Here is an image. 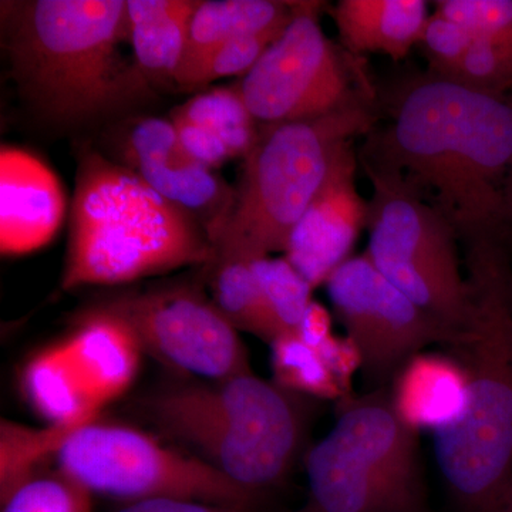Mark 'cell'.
I'll return each instance as SVG.
<instances>
[{
  "label": "cell",
  "mask_w": 512,
  "mask_h": 512,
  "mask_svg": "<svg viewBox=\"0 0 512 512\" xmlns=\"http://www.w3.org/2000/svg\"><path fill=\"white\" fill-rule=\"evenodd\" d=\"M363 163L393 175L464 239L501 234L512 188V100L443 77L404 84Z\"/></svg>",
  "instance_id": "1"
},
{
  "label": "cell",
  "mask_w": 512,
  "mask_h": 512,
  "mask_svg": "<svg viewBox=\"0 0 512 512\" xmlns=\"http://www.w3.org/2000/svg\"><path fill=\"white\" fill-rule=\"evenodd\" d=\"M0 9L10 74L50 126H93L150 93L121 53L127 0H22Z\"/></svg>",
  "instance_id": "2"
},
{
  "label": "cell",
  "mask_w": 512,
  "mask_h": 512,
  "mask_svg": "<svg viewBox=\"0 0 512 512\" xmlns=\"http://www.w3.org/2000/svg\"><path fill=\"white\" fill-rule=\"evenodd\" d=\"M470 316L451 352L468 376L463 416L434 456L464 512H493L512 481V261L501 234L466 239Z\"/></svg>",
  "instance_id": "3"
},
{
  "label": "cell",
  "mask_w": 512,
  "mask_h": 512,
  "mask_svg": "<svg viewBox=\"0 0 512 512\" xmlns=\"http://www.w3.org/2000/svg\"><path fill=\"white\" fill-rule=\"evenodd\" d=\"M212 256L214 245L200 222L107 154L80 146L64 291L202 268Z\"/></svg>",
  "instance_id": "4"
},
{
  "label": "cell",
  "mask_w": 512,
  "mask_h": 512,
  "mask_svg": "<svg viewBox=\"0 0 512 512\" xmlns=\"http://www.w3.org/2000/svg\"><path fill=\"white\" fill-rule=\"evenodd\" d=\"M375 116L360 97L316 119L259 126L214 254L247 259L284 252L296 224L328 180L339 151L372 131Z\"/></svg>",
  "instance_id": "5"
},
{
  "label": "cell",
  "mask_w": 512,
  "mask_h": 512,
  "mask_svg": "<svg viewBox=\"0 0 512 512\" xmlns=\"http://www.w3.org/2000/svg\"><path fill=\"white\" fill-rule=\"evenodd\" d=\"M56 463L59 473L89 493L127 504L178 500L258 510L262 500L200 457L134 427L97 419L74 431Z\"/></svg>",
  "instance_id": "6"
},
{
  "label": "cell",
  "mask_w": 512,
  "mask_h": 512,
  "mask_svg": "<svg viewBox=\"0 0 512 512\" xmlns=\"http://www.w3.org/2000/svg\"><path fill=\"white\" fill-rule=\"evenodd\" d=\"M363 167L373 187L366 224L370 261L421 309L463 332L470 289L458 258L456 228L393 175Z\"/></svg>",
  "instance_id": "7"
},
{
  "label": "cell",
  "mask_w": 512,
  "mask_h": 512,
  "mask_svg": "<svg viewBox=\"0 0 512 512\" xmlns=\"http://www.w3.org/2000/svg\"><path fill=\"white\" fill-rule=\"evenodd\" d=\"M96 306L123 320L143 352L175 372L211 382L252 372L238 330L200 286H154Z\"/></svg>",
  "instance_id": "8"
},
{
  "label": "cell",
  "mask_w": 512,
  "mask_h": 512,
  "mask_svg": "<svg viewBox=\"0 0 512 512\" xmlns=\"http://www.w3.org/2000/svg\"><path fill=\"white\" fill-rule=\"evenodd\" d=\"M319 5L298 2L284 32L237 82L259 126L316 119L362 97L320 28Z\"/></svg>",
  "instance_id": "9"
},
{
  "label": "cell",
  "mask_w": 512,
  "mask_h": 512,
  "mask_svg": "<svg viewBox=\"0 0 512 512\" xmlns=\"http://www.w3.org/2000/svg\"><path fill=\"white\" fill-rule=\"evenodd\" d=\"M325 285L333 312L362 353L363 370L373 382H392L410 357L430 346L453 348L460 342L461 333L407 298L366 252L340 265Z\"/></svg>",
  "instance_id": "10"
},
{
  "label": "cell",
  "mask_w": 512,
  "mask_h": 512,
  "mask_svg": "<svg viewBox=\"0 0 512 512\" xmlns=\"http://www.w3.org/2000/svg\"><path fill=\"white\" fill-rule=\"evenodd\" d=\"M111 158L200 222L212 238L227 221L235 188L185 151L173 121L140 117L120 128Z\"/></svg>",
  "instance_id": "11"
},
{
  "label": "cell",
  "mask_w": 512,
  "mask_h": 512,
  "mask_svg": "<svg viewBox=\"0 0 512 512\" xmlns=\"http://www.w3.org/2000/svg\"><path fill=\"white\" fill-rule=\"evenodd\" d=\"M353 143L339 151L328 180L289 238L285 258L313 289L352 258L360 231L367 224V201L356 187Z\"/></svg>",
  "instance_id": "12"
},
{
  "label": "cell",
  "mask_w": 512,
  "mask_h": 512,
  "mask_svg": "<svg viewBox=\"0 0 512 512\" xmlns=\"http://www.w3.org/2000/svg\"><path fill=\"white\" fill-rule=\"evenodd\" d=\"M309 512H426L423 488L390 477L332 431L306 456Z\"/></svg>",
  "instance_id": "13"
},
{
  "label": "cell",
  "mask_w": 512,
  "mask_h": 512,
  "mask_svg": "<svg viewBox=\"0 0 512 512\" xmlns=\"http://www.w3.org/2000/svg\"><path fill=\"white\" fill-rule=\"evenodd\" d=\"M66 200L56 174L39 158L2 147L0 153V249L23 255L45 247L59 231Z\"/></svg>",
  "instance_id": "14"
},
{
  "label": "cell",
  "mask_w": 512,
  "mask_h": 512,
  "mask_svg": "<svg viewBox=\"0 0 512 512\" xmlns=\"http://www.w3.org/2000/svg\"><path fill=\"white\" fill-rule=\"evenodd\" d=\"M390 406L407 429L419 436L448 429L466 410V367L453 352H424L410 357L390 382Z\"/></svg>",
  "instance_id": "15"
},
{
  "label": "cell",
  "mask_w": 512,
  "mask_h": 512,
  "mask_svg": "<svg viewBox=\"0 0 512 512\" xmlns=\"http://www.w3.org/2000/svg\"><path fill=\"white\" fill-rule=\"evenodd\" d=\"M77 375L97 410L126 393L140 370L144 352L130 328L93 306L63 339Z\"/></svg>",
  "instance_id": "16"
},
{
  "label": "cell",
  "mask_w": 512,
  "mask_h": 512,
  "mask_svg": "<svg viewBox=\"0 0 512 512\" xmlns=\"http://www.w3.org/2000/svg\"><path fill=\"white\" fill-rule=\"evenodd\" d=\"M339 404L332 431L355 453L390 477L423 488L417 434L399 420L390 406L386 387L363 397L352 396Z\"/></svg>",
  "instance_id": "17"
},
{
  "label": "cell",
  "mask_w": 512,
  "mask_h": 512,
  "mask_svg": "<svg viewBox=\"0 0 512 512\" xmlns=\"http://www.w3.org/2000/svg\"><path fill=\"white\" fill-rule=\"evenodd\" d=\"M332 16L353 55L379 53L402 60L419 45L430 13L424 0H340Z\"/></svg>",
  "instance_id": "18"
},
{
  "label": "cell",
  "mask_w": 512,
  "mask_h": 512,
  "mask_svg": "<svg viewBox=\"0 0 512 512\" xmlns=\"http://www.w3.org/2000/svg\"><path fill=\"white\" fill-rule=\"evenodd\" d=\"M200 0H127L128 42L138 72L151 87L175 86Z\"/></svg>",
  "instance_id": "19"
},
{
  "label": "cell",
  "mask_w": 512,
  "mask_h": 512,
  "mask_svg": "<svg viewBox=\"0 0 512 512\" xmlns=\"http://www.w3.org/2000/svg\"><path fill=\"white\" fill-rule=\"evenodd\" d=\"M296 5L298 2L279 0H200L192 15L180 70L239 37L282 32L295 15Z\"/></svg>",
  "instance_id": "20"
},
{
  "label": "cell",
  "mask_w": 512,
  "mask_h": 512,
  "mask_svg": "<svg viewBox=\"0 0 512 512\" xmlns=\"http://www.w3.org/2000/svg\"><path fill=\"white\" fill-rule=\"evenodd\" d=\"M26 399L47 424L89 423L99 417L63 339L35 353L22 372Z\"/></svg>",
  "instance_id": "21"
},
{
  "label": "cell",
  "mask_w": 512,
  "mask_h": 512,
  "mask_svg": "<svg viewBox=\"0 0 512 512\" xmlns=\"http://www.w3.org/2000/svg\"><path fill=\"white\" fill-rule=\"evenodd\" d=\"M251 261L244 256L214 254L202 266L204 279L212 302L238 332L251 333L271 345L284 332L266 305Z\"/></svg>",
  "instance_id": "22"
},
{
  "label": "cell",
  "mask_w": 512,
  "mask_h": 512,
  "mask_svg": "<svg viewBox=\"0 0 512 512\" xmlns=\"http://www.w3.org/2000/svg\"><path fill=\"white\" fill-rule=\"evenodd\" d=\"M90 423V421H89ZM87 423L30 427L2 419L0 423V503L23 485L42 476L40 468L62 450L70 436Z\"/></svg>",
  "instance_id": "23"
},
{
  "label": "cell",
  "mask_w": 512,
  "mask_h": 512,
  "mask_svg": "<svg viewBox=\"0 0 512 512\" xmlns=\"http://www.w3.org/2000/svg\"><path fill=\"white\" fill-rule=\"evenodd\" d=\"M171 117L190 121L217 134L232 158L247 157L259 134V124L242 99L237 83L197 94L175 107Z\"/></svg>",
  "instance_id": "24"
},
{
  "label": "cell",
  "mask_w": 512,
  "mask_h": 512,
  "mask_svg": "<svg viewBox=\"0 0 512 512\" xmlns=\"http://www.w3.org/2000/svg\"><path fill=\"white\" fill-rule=\"evenodd\" d=\"M269 346L272 382L286 392L315 400H345L319 350L303 342L296 333H281Z\"/></svg>",
  "instance_id": "25"
},
{
  "label": "cell",
  "mask_w": 512,
  "mask_h": 512,
  "mask_svg": "<svg viewBox=\"0 0 512 512\" xmlns=\"http://www.w3.org/2000/svg\"><path fill=\"white\" fill-rule=\"evenodd\" d=\"M251 264L266 305L282 332L296 333L306 309L313 301L312 285L285 256H259L252 259Z\"/></svg>",
  "instance_id": "26"
},
{
  "label": "cell",
  "mask_w": 512,
  "mask_h": 512,
  "mask_svg": "<svg viewBox=\"0 0 512 512\" xmlns=\"http://www.w3.org/2000/svg\"><path fill=\"white\" fill-rule=\"evenodd\" d=\"M443 79L474 92L508 99L507 94L512 92V40L474 37L460 62Z\"/></svg>",
  "instance_id": "27"
},
{
  "label": "cell",
  "mask_w": 512,
  "mask_h": 512,
  "mask_svg": "<svg viewBox=\"0 0 512 512\" xmlns=\"http://www.w3.org/2000/svg\"><path fill=\"white\" fill-rule=\"evenodd\" d=\"M282 32L239 37L215 47L194 63L183 67L175 76V87L194 90L225 77H244Z\"/></svg>",
  "instance_id": "28"
},
{
  "label": "cell",
  "mask_w": 512,
  "mask_h": 512,
  "mask_svg": "<svg viewBox=\"0 0 512 512\" xmlns=\"http://www.w3.org/2000/svg\"><path fill=\"white\" fill-rule=\"evenodd\" d=\"M92 500L86 488L57 471L23 485L2 504V512H93Z\"/></svg>",
  "instance_id": "29"
},
{
  "label": "cell",
  "mask_w": 512,
  "mask_h": 512,
  "mask_svg": "<svg viewBox=\"0 0 512 512\" xmlns=\"http://www.w3.org/2000/svg\"><path fill=\"white\" fill-rule=\"evenodd\" d=\"M434 10L473 37L512 40V0H439Z\"/></svg>",
  "instance_id": "30"
},
{
  "label": "cell",
  "mask_w": 512,
  "mask_h": 512,
  "mask_svg": "<svg viewBox=\"0 0 512 512\" xmlns=\"http://www.w3.org/2000/svg\"><path fill=\"white\" fill-rule=\"evenodd\" d=\"M473 39L463 26L434 10L426 20L419 40V46L429 59V74L446 76L460 62Z\"/></svg>",
  "instance_id": "31"
},
{
  "label": "cell",
  "mask_w": 512,
  "mask_h": 512,
  "mask_svg": "<svg viewBox=\"0 0 512 512\" xmlns=\"http://www.w3.org/2000/svg\"><path fill=\"white\" fill-rule=\"evenodd\" d=\"M170 120L173 121L185 151L198 163L215 171L231 160V153L217 134L190 121L173 117H170Z\"/></svg>",
  "instance_id": "32"
},
{
  "label": "cell",
  "mask_w": 512,
  "mask_h": 512,
  "mask_svg": "<svg viewBox=\"0 0 512 512\" xmlns=\"http://www.w3.org/2000/svg\"><path fill=\"white\" fill-rule=\"evenodd\" d=\"M318 350L345 394V400L352 397L353 377L359 370H363L362 353L356 343L348 335L339 336L333 333Z\"/></svg>",
  "instance_id": "33"
},
{
  "label": "cell",
  "mask_w": 512,
  "mask_h": 512,
  "mask_svg": "<svg viewBox=\"0 0 512 512\" xmlns=\"http://www.w3.org/2000/svg\"><path fill=\"white\" fill-rule=\"evenodd\" d=\"M117 512H268L252 508L229 507V505L197 503V501L154 500L144 503L127 504ZM278 512H309L308 508Z\"/></svg>",
  "instance_id": "34"
},
{
  "label": "cell",
  "mask_w": 512,
  "mask_h": 512,
  "mask_svg": "<svg viewBox=\"0 0 512 512\" xmlns=\"http://www.w3.org/2000/svg\"><path fill=\"white\" fill-rule=\"evenodd\" d=\"M296 335L312 348L319 349L333 335L332 316L322 303L312 301L303 315Z\"/></svg>",
  "instance_id": "35"
},
{
  "label": "cell",
  "mask_w": 512,
  "mask_h": 512,
  "mask_svg": "<svg viewBox=\"0 0 512 512\" xmlns=\"http://www.w3.org/2000/svg\"><path fill=\"white\" fill-rule=\"evenodd\" d=\"M493 512H512V481Z\"/></svg>",
  "instance_id": "36"
},
{
  "label": "cell",
  "mask_w": 512,
  "mask_h": 512,
  "mask_svg": "<svg viewBox=\"0 0 512 512\" xmlns=\"http://www.w3.org/2000/svg\"><path fill=\"white\" fill-rule=\"evenodd\" d=\"M512 224V188L507 201V214H505V225Z\"/></svg>",
  "instance_id": "37"
}]
</instances>
